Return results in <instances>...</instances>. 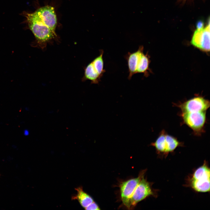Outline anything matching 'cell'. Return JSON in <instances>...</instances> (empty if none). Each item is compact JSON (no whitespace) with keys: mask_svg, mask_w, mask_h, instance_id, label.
<instances>
[{"mask_svg":"<svg viewBox=\"0 0 210 210\" xmlns=\"http://www.w3.org/2000/svg\"><path fill=\"white\" fill-rule=\"evenodd\" d=\"M75 189L77 191V194L73 196L72 198L77 200L83 207L85 208L94 202L92 198L83 190L82 187H78Z\"/></svg>","mask_w":210,"mask_h":210,"instance_id":"8fae6325","label":"cell"},{"mask_svg":"<svg viewBox=\"0 0 210 210\" xmlns=\"http://www.w3.org/2000/svg\"><path fill=\"white\" fill-rule=\"evenodd\" d=\"M210 170L206 161L197 169L189 180L190 186L195 191L201 192H209Z\"/></svg>","mask_w":210,"mask_h":210,"instance_id":"7a4b0ae2","label":"cell"},{"mask_svg":"<svg viewBox=\"0 0 210 210\" xmlns=\"http://www.w3.org/2000/svg\"><path fill=\"white\" fill-rule=\"evenodd\" d=\"M29 27L35 36L37 44L43 49L47 43L56 36L57 18L54 8L47 6L32 13H25Z\"/></svg>","mask_w":210,"mask_h":210,"instance_id":"6da1fadb","label":"cell"},{"mask_svg":"<svg viewBox=\"0 0 210 210\" xmlns=\"http://www.w3.org/2000/svg\"><path fill=\"white\" fill-rule=\"evenodd\" d=\"M86 210H98L100 209L98 205L94 201L85 208Z\"/></svg>","mask_w":210,"mask_h":210,"instance_id":"5bb4252c","label":"cell"},{"mask_svg":"<svg viewBox=\"0 0 210 210\" xmlns=\"http://www.w3.org/2000/svg\"><path fill=\"white\" fill-rule=\"evenodd\" d=\"M183 143L177 138L168 134L164 129L161 131L156 140L150 145L154 147L157 152L165 156L173 152L178 147L182 146Z\"/></svg>","mask_w":210,"mask_h":210,"instance_id":"277c9868","label":"cell"},{"mask_svg":"<svg viewBox=\"0 0 210 210\" xmlns=\"http://www.w3.org/2000/svg\"><path fill=\"white\" fill-rule=\"evenodd\" d=\"M146 170L141 171L138 176L121 183L120 189L122 201L123 204L128 209L129 208L130 200L141 177L144 175Z\"/></svg>","mask_w":210,"mask_h":210,"instance_id":"52a82bcc","label":"cell"},{"mask_svg":"<svg viewBox=\"0 0 210 210\" xmlns=\"http://www.w3.org/2000/svg\"><path fill=\"white\" fill-rule=\"evenodd\" d=\"M23 134V135L25 136H28L29 134V131L28 130L25 129L24 130Z\"/></svg>","mask_w":210,"mask_h":210,"instance_id":"2e32d148","label":"cell"},{"mask_svg":"<svg viewBox=\"0 0 210 210\" xmlns=\"http://www.w3.org/2000/svg\"><path fill=\"white\" fill-rule=\"evenodd\" d=\"M210 23L205 27L196 29L192 38L191 43L194 46L205 51L210 50Z\"/></svg>","mask_w":210,"mask_h":210,"instance_id":"ba28073f","label":"cell"},{"mask_svg":"<svg viewBox=\"0 0 210 210\" xmlns=\"http://www.w3.org/2000/svg\"><path fill=\"white\" fill-rule=\"evenodd\" d=\"M102 77L99 75L91 62L85 67L84 76L82 80L85 81L89 80L92 84H98Z\"/></svg>","mask_w":210,"mask_h":210,"instance_id":"30bf717a","label":"cell"},{"mask_svg":"<svg viewBox=\"0 0 210 210\" xmlns=\"http://www.w3.org/2000/svg\"><path fill=\"white\" fill-rule=\"evenodd\" d=\"M144 175L141 177L130 200L129 209L133 208L139 202L147 197L155 196L151 184L144 178Z\"/></svg>","mask_w":210,"mask_h":210,"instance_id":"5b68a950","label":"cell"},{"mask_svg":"<svg viewBox=\"0 0 210 210\" xmlns=\"http://www.w3.org/2000/svg\"><path fill=\"white\" fill-rule=\"evenodd\" d=\"M197 29H200L204 27V23L203 21L200 20L198 21L196 24Z\"/></svg>","mask_w":210,"mask_h":210,"instance_id":"9a60e30c","label":"cell"},{"mask_svg":"<svg viewBox=\"0 0 210 210\" xmlns=\"http://www.w3.org/2000/svg\"><path fill=\"white\" fill-rule=\"evenodd\" d=\"M104 52L103 50H100L99 55L92 62L95 70L101 77L105 72V70L104 69V62L103 59Z\"/></svg>","mask_w":210,"mask_h":210,"instance_id":"7c38bea8","label":"cell"},{"mask_svg":"<svg viewBox=\"0 0 210 210\" xmlns=\"http://www.w3.org/2000/svg\"><path fill=\"white\" fill-rule=\"evenodd\" d=\"M143 47L140 46L137 51L132 53L128 52L125 56L128 66L129 80L131 79L132 76L136 74L138 64L141 56L143 52Z\"/></svg>","mask_w":210,"mask_h":210,"instance_id":"9c48e42d","label":"cell"},{"mask_svg":"<svg viewBox=\"0 0 210 210\" xmlns=\"http://www.w3.org/2000/svg\"><path fill=\"white\" fill-rule=\"evenodd\" d=\"M149 60L147 55H145L143 52L139 60L136 74L143 73L145 74L148 70Z\"/></svg>","mask_w":210,"mask_h":210,"instance_id":"4fadbf2b","label":"cell"},{"mask_svg":"<svg viewBox=\"0 0 210 210\" xmlns=\"http://www.w3.org/2000/svg\"><path fill=\"white\" fill-rule=\"evenodd\" d=\"M174 105L180 108L181 113L192 111H206L209 107L210 102L203 97L198 96L182 103L174 104Z\"/></svg>","mask_w":210,"mask_h":210,"instance_id":"8992f818","label":"cell"},{"mask_svg":"<svg viewBox=\"0 0 210 210\" xmlns=\"http://www.w3.org/2000/svg\"><path fill=\"white\" fill-rule=\"evenodd\" d=\"M206 111H193L179 113L183 123L191 128L196 136H200L205 132L206 122Z\"/></svg>","mask_w":210,"mask_h":210,"instance_id":"3957f363","label":"cell"}]
</instances>
